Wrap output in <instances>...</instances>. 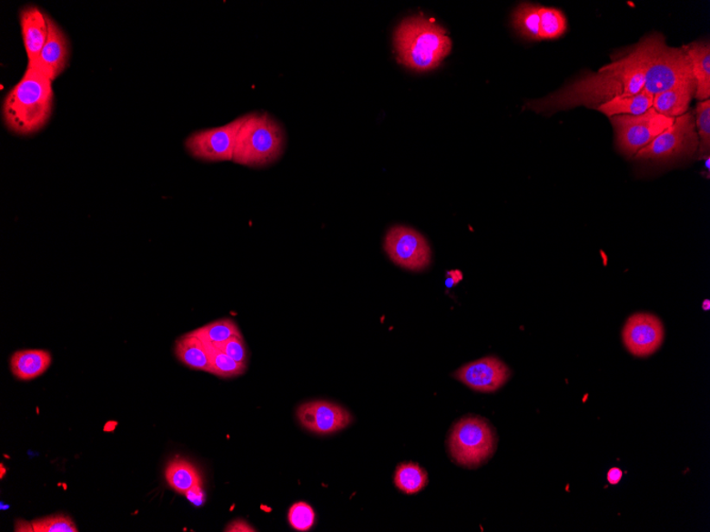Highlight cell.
I'll list each match as a JSON object with an SVG mask.
<instances>
[{
  "label": "cell",
  "mask_w": 710,
  "mask_h": 532,
  "mask_svg": "<svg viewBox=\"0 0 710 532\" xmlns=\"http://www.w3.org/2000/svg\"><path fill=\"white\" fill-rule=\"evenodd\" d=\"M655 36L645 37L630 54L598 73H587L547 98L529 101L526 107L536 113L568 110L580 105L595 107L614 98L643 91Z\"/></svg>",
  "instance_id": "6da1fadb"
},
{
  "label": "cell",
  "mask_w": 710,
  "mask_h": 532,
  "mask_svg": "<svg viewBox=\"0 0 710 532\" xmlns=\"http://www.w3.org/2000/svg\"><path fill=\"white\" fill-rule=\"evenodd\" d=\"M53 107V81L39 68L27 67L4 100V123L15 135H34L48 123Z\"/></svg>",
  "instance_id": "7a4b0ae2"
},
{
  "label": "cell",
  "mask_w": 710,
  "mask_h": 532,
  "mask_svg": "<svg viewBox=\"0 0 710 532\" xmlns=\"http://www.w3.org/2000/svg\"><path fill=\"white\" fill-rule=\"evenodd\" d=\"M394 43L399 62L417 72L440 66L452 48L445 29L422 16L407 18L399 25Z\"/></svg>",
  "instance_id": "3957f363"
},
{
  "label": "cell",
  "mask_w": 710,
  "mask_h": 532,
  "mask_svg": "<svg viewBox=\"0 0 710 532\" xmlns=\"http://www.w3.org/2000/svg\"><path fill=\"white\" fill-rule=\"evenodd\" d=\"M285 148L282 126L269 114L244 116L232 161L247 167H264L280 158Z\"/></svg>",
  "instance_id": "277c9868"
},
{
  "label": "cell",
  "mask_w": 710,
  "mask_h": 532,
  "mask_svg": "<svg viewBox=\"0 0 710 532\" xmlns=\"http://www.w3.org/2000/svg\"><path fill=\"white\" fill-rule=\"evenodd\" d=\"M448 445L456 464L473 468L492 457L497 439L492 427L485 419L467 417L455 424Z\"/></svg>",
  "instance_id": "5b68a950"
},
{
  "label": "cell",
  "mask_w": 710,
  "mask_h": 532,
  "mask_svg": "<svg viewBox=\"0 0 710 532\" xmlns=\"http://www.w3.org/2000/svg\"><path fill=\"white\" fill-rule=\"evenodd\" d=\"M689 77L694 75L685 50L665 45L664 36L656 35L644 90L655 96Z\"/></svg>",
  "instance_id": "8992f818"
},
{
  "label": "cell",
  "mask_w": 710,
  "mask_h": 532,
  "mask_svg": "<svg viewBox=\"0 0 710 532\" xmlns=\"http://www.w3.org/2000/svg\"><path fill=\"white\" fill-rule=\"evenodd\" d=\"M616 135L617 147L625 156H635L638 152L674 123L675 118L657 113L653 107L642 115L611 117Z\"/></svg>",
  "instance_id": "52a82bcc"
},
{
  "label": "cell",
  "mask_w": 710,
  "mask_h": 532,
  "mask_svg": "<svg viewBox=\"0 0 710 532\" xmlns=\"http://www.w3.org/2000/svg\"><path fill=\"white\" fill-rule=\"evenodd\" d=\"M699 148V138L695 133V119L693 113H685L674 119L668 129L654 141L640 150L635 156L638 160L668 162L681 156H694Z\"/></svg>",
  "instance_id": "ba28073f"
},
{
  "label": "cell",
  "mask_w": 710,
  "mask_h": 532,
  "mask_svg": "<svg viewBox=\"0 0 710 532\" xmlns=\"http://www.w3.org/2000/svg\"><path fill=\"white\" fill-rule=\"evenodd\" d=\"M385 252L399 267L421 271L431 264V248L420 232L404 226H392L386 234Z\"/></svg>",
  "instance_id": "9c48e42d"
},
{
  "label": "cell",
  "mask_w": 710,
  "mask_h": 532,
  "mask_svg": "<svg viewBox=\"0 0 710 532\" xmlns=\"http://www.w3.org/2000/svg\"><path fill=\"white\" fill-rule=\"evenodd\" d=\"M244 116L218 128L193 133L186 141L188 154L206 162L232 161Z\"/></svg>",
  "instance_id": "30bf717a"
},
{
  "label": "cell",
  "mask_w": 710,
  "mask_h": 532,
  "mask_svg": "<svg viewBox=\"0 0 710 532\" xmlns=\"http://www.w3.org/2000/svg\"><path fill=\"white\" fill-rule=\"evenodd\" d=\"M664 338L663 322L655 315L639 313L627 319L623 331L624 346L634 356L646 357L662 346Z\"/></svg>",
  "instance_id": "8fae6325"
},
{
  "label": "cell",
  "mask_w": 710,
  "mask_h": 532,
  "mask_svg": "<svg viewBox=\"0 0 710 532\" xmlns=\"http://www.w3.org/2000/svg\"><path fill=\"white\" fill-rule=\"evenodd\" d=\"M297 417L304 428L319 435L339 432L353 421L347 409L327 401L302 404L297 410Z\"/></svg>",
  "instance_id": "7c38bea8"
},
{
  "label": "cell",
  "mask_w": 710,
  "mask_h": 532,
  "mask_svg": "<svg viewBox=\"0 0 710 532\" xmlns=\"http://www.w3.org/2000/svg\"><path fill=\"white\" fill-rule=\"evenodd\" d=\"M454 377L475 391L494 392L503 387L511 371L502 360L488 356L474 360L454 373Z\"/></svg>",
  "instance_id": "4fadbf2b"
},
{
  "label": "cell",
  "mask_w": 710,
  "mask_h": 532,
  "mask_svg": "<svg viewBox=\"0 0 710 532\" xmlns=\"http://www.w3.org/2000/svg\"><path fill=\"white\" fill-rule=\"evenodd\" d=\"M47 21V40L42 49L39 61L34 67L39 68L50 80L55 81L68 65L69 44L59 25L49 16Z\"/></svg>",
  "instance_id": "5bb4252c"
},
{
  "label": "cell",
  "mask_w": 710,
  "mask_h": 532,
  "mask_svg": "<svg viewBox=\"0 0 710 532\" xmlns=\"http://www.w3.org/2000/svg\"><path fill=\"white\" fill-rule=\"evenodd\" d=\"M48 16L34 5L24 8L20 14V22L25 49H26L28 66L34 67L39 61L48 36Z\"/></svg>",
  "instance_id": "9a60e30c"
},
{
  "label": "cell",
  "mask_w": 710,
  "mask_h": 532,
  "mask_svg": "<svg viewBox=\"0 0 710 532\" xmlns=\"http://www.w3.org/2000/svg\"><path fill=\"white\" fill-rule=\"evenodd\" d=\"M695 93L694 77L683 80L669 90L657 94L653 99V109L662 115L675 118L687 113L690 101Z\"/></svg>",
  "instance_id": "2e32d148"
},
{
  "label": "cell",
  "mask_w": 710,
  "mask_h": 532,
  "mask_svg": "<svg viewBox=\"0 0 710 532\" xmlns=\"http://www.w3.org/2000/svg\"><path fill=\"white\" fill-rule=\"evenodd\" d=\"M695 81V98L705 101L710 97V46L709 43H694L684 46Z\"/></svg>",
  "instance_id": "e0dca14e"
},
{
  "label": "cell",
  "mask_w": 710,
  "mask_h": 532,
  "mask_svg": "<svg viewBox=\"0 0 710 532\" xmlns=\"http://www.w3.org/2000/svg\"><path fill=\"white\" fill-rule=\"evenodd\" d=\"M52 355L44 350H22L12 355L11 371L21 381L40 377L52 365Z\"/></svg>",
  "instance_id": "ac0fdd59"
},
{
  "label": "cell",
  "mask_w": 710,
  "mask_h": 532,
  "mask_svg": "<svg viewBox=\"0 0 710 532\" xmlns=\"http://www.w3.org/2000/svg\"><path fill=\"white\" fill-rule=\"evenodd\" d=\"M176 356L193 370L210 372V354L206 342L194 332L181 336L176 342Z\"/></svg>",
  "instance_id": "d6986e66"
},
{
  "label": "cell",
  "mask_w": 710,
  "mask_h": 532,
  "mask_svg": "<svg viewBox=\"0 0 710 532\" xmlns=\"http://www.w3.org/2000/svg\"><path fill=\"white\" fill-rule=\"evenodd\" d=\"M653 99L654 96L652 94L643 90L637 94L614 98L595 106L594 109L610 118L618 115L637 116L651 109Z\"/></svg>",
  "instance_id": "ffe728a7"
},
{
  "label": "cell",
  "mask_w": 710,
  "mask_h": 532,
  "mask_svg": "<svg viewBox=\"0 0 710 532\" xmlns=\"http://www.w3.org/2000/svg\"><path fill=\"white\" fill-rule=\"evenodd\" d=\"M165 477L168 485L182 496H186L192 487L202 485V477L198 467L186 460L171 461L167 467Z\"/></svg>",
  "instance_id": "44dd1931"
},
{
  "label": "cell",
  "mask_w": 710,
  "mask_h": 532,
  "mask_svg": "<svg viewBox=\"0 0 710 532\" xmlns=\"http://www.w3.org/2000/svg\"><path fill=\"white\" fill-rule=\"evenodd\" d=\"M541 5L532 4H522L513 12L512 26L525 39L541 41Z\"/></svg>",
  "instance_id": "7402d4cb"
},
{
  "label": "cell",
  "mask_w": 710,
  "mask_h": 532,
  "mask_svg": "<svg viewBox=\"0 0 710 532\" xmlns=\"http://www.w3.org/2000/svg\"><path fill=\"white\" fill-rule=\"evenodd\" d=\"M201 340L207 344H223V342L234 337H243L237 323L232 319H221L208 323V325L193 331Z\"/></svg>",
  "instance_id": "603a6c76"
},
{
  "label": "cell",
  "mask_w": 710,
  "mask_h": 532,
  "mask_svg": "<svg viewBox=\"0 0 710 532\" xmlns=\"http://www.w3.org/2000/svg\"><path fill=\"white\" fill-rule=\"evenodd\" d=\"M428 484V474L416 464H402L397 467L395 485L407 494L421 492Z\"/></svg>",
  "instance_id": "cb8c5ba5"
},
{
  "label": "cell",
  "mask_w": 710,
  "mask_h": 532,
  "mask_svg": "<svg viewBox=\"0 0 710 532\" xmlns=\"http://www.w3.org/2000/svg\"><path fill=\"white\" fill-rule=\"evenodd\" d=\"M208 354H210V372L212 375L223 378L237 377L244 375L247 365L236 362V360L228 356L221 351L217 345L207 344Z\"/></svg>",
  "instance_id": "d4e9b609"
},
{
  "label": "cell",
  "mask_w": 710,
  "mask_h": 532,
  "mask_svg": "<svg viewBox=\"0 0 710 532\" xmlns=\"http://www.w3.org/2000/svg\"><path fill=\"white\" fill-rule=\"evenodd\" d=\"M541 15V41L555 40L566 34L568 21L565 15L559 9L542 7Z\"/></svg>",
  "instance_id": "484cf974"
},
{
  "label": "cell",
  "mask_w": 710,
  "mask_h": 532,
  "mask_svg": "<svg viewBox=\"0 0 710 532\" xmlns=\"http://www.w3.org/2000/svg\"><path fill=\"white\" fill-rule=\"evenodd\" d=\"M696 128L699 131L700 156H709L710 151V101H702L696 105L695 118Z\"/></svg>",
  "instance_id": "4316f807"
},
{
  "label": "cell",
  "mask_w": 710,
  "mask_h": 532,
  "mask_svg": "<svg viewBox=\"0 0 710 532\" xmlns=\"http://www.w3.org/2000/svg\"><path fill=\"white\" fill-rule=\"evenodd\" d=\"M30 531L35 532H77L73 519L65 515H56L36 519L30 524Z\"/></svg>",
  "instance_id": "83f0119b"
},
{
  "label": "cell",
  "mask_w": 710,
  "mask_h": 532,
  "mask_svg": "<svg viewBox=\"0 0 710 532\" xmlns=\"http://www.w3.org/2000/svg\"><path fill=\"white\" fill-rule=\"evenodd\" d=\"M288 517L289 525L297 531H309L315 524V511L308 503L291 506Z\"/></svg>",
  "instance_id": "f1b7e54d"
},
{
  "label": "cell",
  "mask_w": 710,
  "mask_h": 532,
  "mask_svg": "<svg viewBox=\"0 0 710 532\" xmlns=\"http://www.w3.org/2000/svg\"><path fill=\"white\" fill-rule=\"evenodd\" d=\"M217 346L236 362L247 365L248 351H247L244 337H234Z\"/></svg>",
  "instance_id": "f546056e"
},
{
  "label": "cell",
  "mask_w": 710,
  "mask_h": 532,
  "mask_svg": "<svg viewBox=\"0 0 710 532\" xmlns=\"http://www.w3.org/2000/svg\"><path fill=\"white\" fill-rule=\"evenodd\" d=\"M187 498L195 506H202L206 502V493L204 491V485H198L192 487L191 490L186 494Z\"/></svg>",
  "instance_id": "4dcf8cb0"
},
{
  "label": "cell",
  "mask_w": 710,
  "mask_h": 532,
  "mask_svg": "<svg viewBox=\"0 0 710 532\" xmlns=\"http://www.w3.org/2000/svg\"><path fill=\"white\" fill-rule=\"evenodd\" d=\"M225 531L228 532H252L257 531L252 526L244 519H236L231 524L228 525Z\"/></svg>",
  "instance_id": "1f68e13d"
},
{
  "label": "cell",
  "mask_w": 710,
  "mask_h": 532,
  "mask_svg": "<svg viewBox=\"0 0 710 532\" xmlns=\"http://www.w3.org/2000/svg\"><path fill=\"white\" fill-rule=\"evenodd\" d=\"M621 478H623V471H621L618 467H614L612 470H610V472L607 473L608 483L612 485L619 484Z\"/></svg>",
  "instance_id": "d6a6232c"
},
{
  "label": "cell",
  "mask_w": 710,
  "mask_h": 532,
  "mask_svg": "<svg viewBox=\"0 0 710 532\" xmlns=\"http://www.w3.org/2000/svg\"><path fill=\"white\" fill-rule=\"evenodd\" d=\"M0 468H2V475H0V478H2V479H3V478H4V477H5V467H4V465H3V464H2V465H0Z\"/></svg>",
  "instance_id": "836d02e7"
},
{
  "label": "cell",
  "mask_w": 710,
  "mask_h": 532,
  "mask_svg": "<svg viewBox=\"0 0 710 532\" xmlns=\"http://www.w3.org/2000/svg\"><path fill=\"white\" fill-rule=\"evenodd\" d=\"M703 307H704V306H703ZM704 309H705V310L709 309V301L708 300L705 302V307H704Z\"/></svg>",
  "instance_id": "e575fe53"
}]
</instances>
